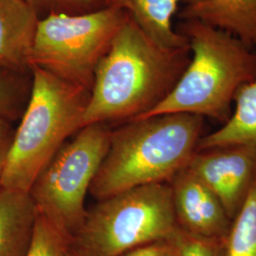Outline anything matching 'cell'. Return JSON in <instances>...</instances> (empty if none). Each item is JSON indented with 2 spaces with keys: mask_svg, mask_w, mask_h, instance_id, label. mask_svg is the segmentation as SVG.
I'll use <instances>...</instances> for the list:
<instances>
[{
  "mask_svg": "<svg viewBox=\"0 0 256 256\" xmlns=\"http://www.w3.org/2000/svg\"><path fill=\"white\" fill-rule=\"evenodd\" d=\"M39 19L48 16H82L108 8L110 0H26Z\"/></svg>",
  "mask_w": 256,
  "mask_h": 256,
  "instance_id": "obj_18",
  "label": "cell"
},
{
  "mask_svg": "<svg viewBox=\"0 0 256 256\" xmlns=\"http://www.w3.org/2000/svg\"><path fill=\"white\" fill-rule=\"evenodd\" d=\"M70 241L37 214L30 246L24 256H68Z\"/></svg>",
  "mask_w": 256,
  "mask_h": 256,
  "instance_id": "obj_17",
  "label": "cell"
},
{
  "mask_svg": "<svg viewBox=\"0 0 256 256\" xmlns=\"http://www.w3.org/2000/svg\"><path fill=\"white\" fill-rule=\"evenodd\" d=\"M32 84L26 108L14 133L0 188L28 192L38 174L82 128L90 90L30 68Z\"/></svg>",
  "mask_w": 256,
  "mask_h": 256,
  "instance_id": "obj_4",
  "label": "cell"
},
{
  "mask_svg": "<svg viewBox=\"0 0 256 256\" xmlns=\"http://www.w3.org/2000/svg\"><path fill=\"white\" fill-rule=\"evenodd\" d=\"M28 192L0 188V256H24L36 220Z\"/></svg>",
  "mask_w": 256,
  "mask_h": 256,
  "instance_id": "obj_12",
  "label": "cell"
},
{
  "mask_svg": "<svg viewBox=\"0 0 256 256\" xmlns=\"http://www.w3.org/2000/svg\"><path fill=\"white\" fill-rule=\"evenodd\" d=\"M176 30L188 39L191 60L169 95L138 119L189 113L224 124L238 90L256 78V52L238 37L198 20H183Z\"/></svg>",
  "mask_w": 256,
  "mask_h": 256,
  "instance_id": "obj_3",
  "label": "cell"
},
{
  "mask_svg": "<svg viewBox=\"0 0 256 256\" xmlns=\"http://www.w3.org/2000/svg\"><path fill=\"white\" fill-rule=\"evenodd\" d=\"M204 118L166 113L111 131L110 146L90 192L98 200L153 183L169 182L196 152Z\"/></svg>",
  "mask_w": 256,
  "mask_h": 256,
  "instance_id": "obj_2",
  "label": "cell"
},
{
  "mask_svg": "<svg viewBox=\"0 0 256 256\" xmlns=\"http://www.w3.org/2000/svg\"><path fill=\"white\" fill-rule=\"evenodd\" d=\"M223 205L232 220L256 178V147L229 146L196 152L186 166Z\"/></svg>",
  "mask_w": 256,
  "mask_h": 256,
  "instance_id": "obj_8",
  "label": "cell"
},
{
  "mask_svg": "<svg viewBox=\"0 0 256 256\" xmlns=\"http://www.w3.org/2000/svg\"><path fill=\"white\" fill-rule=\"evenodd\" d=\"M110 134L104 124L81 128L57 151L28 192L37 214L70 241L86 218L84 200L108 152Z\"/></svg>",
  "mask_w": 256,
  "mask_h": 256,
  "instance_id": "obj_6",
  "label": "cell"
},
{
  "mask_svg": "<svg viewBox=\"0 0 256 256\" xmlns=\"http://www.w3.org/2000/svg\"><path fill=\"white\" fill-rule=\"evenodd\" d=\"M178 18L198 20L256 45V0H182Z\"/></svg>",
  "mask_w": 256,
  "mask_h": 256,
  "instance_id": "obj_11",
  "label": "cell"
},
{
  "mask_svg": "<svg viewBox=\"0 0 256 256\" xmlns=\"http://www.w3.org/2000/svg\"><path fill=\"white\" fill-rule=\"evenodd\" d=\"M28 74L0 70V116L12 120L23 113L30 90Z\"/></svg>",
  "mask_w": 256,
  "mask_h": 256,
  "instance_id": "obj_16",
  "label": "cell"
},
{
  "mask_svg": "<svg viewBox=\"0 0 256 256\" xmlns=\"http://www.w3.org/2000/svg\"><path fill=\"white\" fill-rule=\"evenodd\" d=\"M178 228L169 182L147 184L99 200L86 212L70 248L79 256H117L169 239Z\"/></svg>",
  "mask_w": 256,
  "mask_h": 256,
  "instance_id": "obj_5",
  "label": "cell"
},
{
  "mask_svg": "<svg viewBox=\"0 0 256 256\" xmlns=\"http://www.w3.org/2000/svg\"><path fill=\"white\" fill-rule=\"evenodd\" d=\"M68 256H77L76 254H74V252L68 248Z\"/></svg>",
  "mask_w": 256,
  "mask_h": 256,
  "instance_id": "obj_22",
  "label": "cell"
},
{
  "mask_svg": "<svg viewBox=\"0 0 256 256\" xmlns=\"http://www.w3.org/2000/svg\"><path fill=\"white\" fill-rule=\"evenodd\" d=\"M117 256H176V252L171 240L165 239L132 248Z\"/></svg>",
  "mask_w": 256,
  "mask_h": 256,
  "instance_id": "obj_20",
  "label": "cell"
},
{
  "mask_svg": "<svg viewBox=\"0 0 256 256\" xmlns=\"http://www.w3.org/2000/svg\"><path fill=\"white\" fill-rule=\"evenodd\" d=\"M225 256H256V178L247 198L232 221L224 241Z\"/></svg>",
  "mask_w": 256,
  "mask_h": 256,
  "instance_id": "obj_15",
  "label": "cell"
},
{
  "mask_svg": "<svg viewBox=\"0 0 256 256\" xmlns=\"http://www.w3.org/2000/svg\"><path fill=\"white\" fill-rule=\"evenodd\" d=\"M234 101L236 110L230 119L218 130L202 137L196 152L229 146L256 147V78L238 90Z\"/></svg>",
  "mask_w": 256,
  "mask_h": 256,
  "instance_id": "obj_14",
  "label": "cell"
},
{
  "mask_svg": "<svg viewBox=\"0 0 256 256\" xmlns=\"http://www.w3.org/2000/svg\"><path fill=\"white\" fill-rule=\"evenodd\" d=\"M169 239L176 256H225L223 240L198 236L180 227Z\"/></svg>",
  "mask_w": 256,
  "mask_h": 256,
  "instance_id": "obj_19",
  "label": "cell"
},
{
  "mask_svg": "<svg viewBox=\"0 0 256 256\" xmlns=\"http://www.w3.org/2000/svg\"><path fill=\"white\" fill-rule=\"evenodd\" d=\"M38 21L26 0H0V70L30 74Z\"/></svg>",
  "mask_w": 256,
  "mask_h": 256,
  "instance_id": "obj_10",
  "label": "cell"
},
{
  "mask_svg": "<svg viewBox=\"0 0 256 256\" xmlns=\"http://www.w3.org/2000/svg\"><path fill=\"white\" fill-rule=\"evenodd\" d=\"M169 184L178 227L198 236L225 241L232 220L216 196L187 167Z\"/></svg>",
  "mask_w": 256,
  "mask_h": 256,
  "instance_id": "obj_9",
  "label": "cell"
},
{
  "mask_svg": "<svg viewBox=\"0 0 256 256\" xmlns=\"http://www.w3.org/2000/svg\"><path fill=\"white\" fill-rule=\"evenodd\" d=\"M128 18L114 6L82 16H48L39 19L30 68L92 90L95 70Z\"/></svg>",
  "mask_w": 256,
  "mask_h": 256,
  "instance_id": "obj_7",
  "label": "cell"
},
{
  "mask_svg": "<svg viewBox=\"0 0 256 256\" xmlns=\"http://www.w3.org/2000/svg\"><path fill=\"white\" fill-rule=\"evenodd\" d=\"M10 122V120L9 119L0 116V180L14 133Z\"/></svg>",
  "mask_w": 256,
  "mask_h": 256,
  "instance_id": "obj_21",
  "label": "cell"
},
{
  "mask_svg": "<svg viewBox=\"0 0 256 256\" xmlns=\"http://www.w3.org/2000/svg\"><path fill=\"white\" fill-rule=\"evenodd\" d=\"M182 0H110L124 10L155 42L167 48L189 46V41L173 27Z\"/></svg>",
  "mask_w": 256,
  "mask_h": 256,
  "instance_id": "obj_13",
  "label": "cell"
},
{
  "mask_svg": "<svg viewBox=\"0 0 256 256\" xmlns=\"http://www.w3.org/2000/svg\"><path fill=\"white\" fill-rule=\"evenodd\" d=\"M190 60V46L158 45L128 14L95 70L82 128L144 117L173 90Z\"/></svg>",
  "mask_w": 256,
  "mask_h": 256,
  "instance_id": "obj_1",
  "label": "cell"
}]
</instances>
